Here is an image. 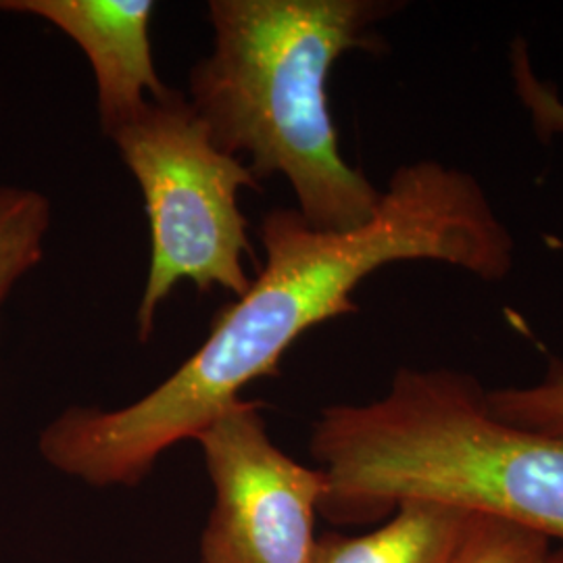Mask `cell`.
<instances>
[{"label":"cell","instance_id":"cell-1","mask_svg":"<svg viewBox=\"0 0 563 563\" xmlns=\"http://www.w3.org/2000/svg\"><path fill=\"white\" fill-rule=\"evenodd\" d=\"M260 239V276L223 307L201 346L139 401L65 409L38 437L44 462L88 486H136L165 451L197 441L241 401L249 384L278 376L307 330L360 311L353 292L384 265L444 263L497 282L516 263L514 236L483 184L437 159L401 165L357 228L323 230L276 207Z\"/></svg>","mask_w":563,"mask_h":563},{"label":"cell","instance_id":"cell-2","mask_svg":"<svg viewBox=\"0 0 563 563\" xmlns=\"http://www.w3.org/2000/svg\"><path fill=\"white\" fill-rule=\"evenodd\" d=\"M309 451L330 522H376L428 501L563 543L562 439L497 418L470 374L401 367L380 399L322 409Z\"/></svg>","mask_w":563,"mask_h":563},{"label":"cell","instance_id":"cell-3","mask_svg":"<svg viewBox=\"0 0 563 563\" xmlns=\"http://www.w3.org/2000/svg\"><path fill=\"white\" fill-rule=\"evenodd\" d=\"M380 0H211L213 51L195 63L186 99L223 153L262 181L282 176L297 211L323 230L367 222L383 197L344 159L328 81L344 53L378 48Z\"/></svg>","mask_w":563,"mask_h":563},{"label":"cell","instance_id":"cell-4","mask_svg":"<svg viewBox=\"0 0 563 563\" xmlns=\"http://www.w3.org/2000/svg\"><path fill=\"white\" fill-rule=\"evenodd\" d=\"M109 139L141 188L151 230V262L136 311L139 341L148 342L165 299L181 282L234 299L251 288L244 262L253 246L241 190L262 181L211 141L180 90L151 99Z\"/></svg>","mask_w":563,"mask_h":563},{"label":"cell","instance_id":"cell-5","mask_svg":"<svg viewBox=\"0 0 563 563\" xmlns=\"http://www.w3.org/2000/svg\"><path fill=\"white\" fill-rule=\"evenodd\" d=\"M197 443L216 493L202 563H311L325 478L269 439L262 402L230 405Z\"/></svg>","mask_w":563,"mask_h":563},{"label":"cell","instance_id":"cell-6","mask_svg":"<svg viewBox=\"0 0 563 563\" xmlns=\"http://www.w3.org/2000/svg\"><path fill=\"white\" fill-rule=\"evenodd\" d=\"M0 13L48 21L80 46L92 67L104 136L169 92L153 57L151 0H0Z\"/></svg>","mask_w":563,"mask_h":563},{"label":"cell","instance_id":"cell-7","mask_svg":"<svg viewBox=\"0 0 563 563\" xmlns=\"http://www.w3.org/2000/svg\"><path fill=\"white\" fill-rule=\"evenodd\" d=\"M470 516L446 505L407 501L362 537L323 534L311 563H453Z\"/></svg>","mask_w":563,"mask_h":563},{"label":"cell","instance_id":"cell-8","mask_svg":"<svg viewBox=\"0 0 563 563\" xmlns=\"http://www.w3.org/2000/svg\"><path fill=\"white\" fill-rule=\"evenodd\" d=\"M526 102L532 107L537 123L563 132V104L553 92L534 86ZM486 402L505 422L563 441V362L549 363L543 380L532 386L486 390Z\"/></svg>","mask_w":563,"mask_h":563},{"label":"cell","instance_id":"cell-9","mask_svg":"<svg viewBox=\"0 0 563 563\" xmlns=\"http://www.w3.org/2000/svg\"><path fill=\"white\" fill-rule=\"evenodd\" d=\"M53 209L34 188L0 184V309L44 257Z\"/></svg>","mask_w":563,"mask_h":563},{"label":"cell","instance_id":"cell-10","mask_svg":"<svg viewBox=\"0 0 563 563\" xmlns=\"http://www.w3.org/2000/svg\"><path fill=\"white\" fill-rule=\"evenodd\" d=\"M551 543L516 523L472 514L453 563H553Z\"/></svg>","mask_w":563,"mask_h":563},{"label":"cell","instance_id":"cell-11","mask_svg":"<svg viewBox=\"0 0 563 563\" xmlns=\"http://www.w3.org/2000/svg\"><path fill=\"white\" fill-rule=\"evenodd\" d=\"M553 563H563V549H558L553 555Z\"/></svg>","mask_w":563,"mask_h":563}]
</instances>
